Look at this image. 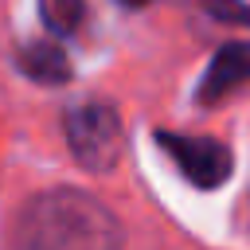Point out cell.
I'll return each instance as SVG.
<instances>
[{"mask_svg": "<svg viewBox=\"0 0 250 250\" xmlns=\"http://www.w3.org/2000/svg\"><path fill=\"white\" fill-rule=\"evenodd\" d=\"M12 250H121L117 215L78 188H55L23 203Z\"/></svg>", "mask_w": 250, "mask_h": 250, "instance_id": "obj_1", "label": "cell"}, {"mask_svg": "<svg viewBox=\"0 0 250 250\" xmlns=\"http://www.w3.org/2000/svg\"><path fill=\"white\" fill-rule=\"evenodd\" d=\"M242 82H250V43H227V47H219V55L211 59V66L199 82V102L215 105Z\"/></svg>", "mask_w": 250, "mask_h": 250, "instance_id": "obj_4", "label": "cell"}, {"mask_svg": "<svg viewBox=\"0 0 250 250\" xmlns=\"http://www.w3.org/2000/svg\"><path fill=\"white\" fill-rule=\"evenodd\" d=\"M39 16H43L47 31L70 35V31H78V23L86 16V0H39Z\"/></svg>", "mask_w": 250, "mask_h": 250, "instance_id": "obj_6", "label": "cell"}, {"mask_svg": "<svg viewBox=\"0 0 250 250\" xmlns=\"http://www.w3.org/2000/svg\"><path fill=\"white\" fill-rule=\"evenodd\" d=\"M66 141H70L74 160L86 172H109L121 160L125 129H121V117L113 105L86 102V105H74L66 113Z\"/></svg>", "mask_w": 250, "mask_h": 250, "instance_id": "obj_2", "label": "cell"}, {"mask_svg": "<svg viewBox=\"0 0 250 250\" xmlns=\"http://www.w3.org/2000/svg\"><path fill=\"white\" fill-rule=\"evenodd\" d=\"M16 66H20L27 78L43 82V86H59V82L70 78V62H66V55H62L55 43H47V39L23 43V47L16 51Z\"/></svg>", "mask_w": 250, "mask_h": 250, "instance_id": "obj_5", "label": "cell"}, {"mask_svg": "<svg viewBox=\"0 0 250 250\" xmlns=\"http://www.w3.org/2000/svg\"><path fill=\"white\" fill-rule=\"evenodd\" d=\"M125 8H141V4H152V0H121Z\"/></svg>", "mask_w": 250, "mask_h": 250, "instance_id": "obj_8", "label": "cell"}, {"mask_svg": "<svg viewBox=\"0 0 250 250\" xmlns=\"http://www.w3.org/2000/svg\"><path fill=\"white\" fill-rule=\"evenodd\" d=\"M160 148L172 156V164L180 168L184 180H191L195 188H219L230 180L234 172V156L227 145L211 141V137H184V133H156Z\"/></svg>", "mask_w": 250, "mask_h": 250, "instance_id": "obj_3", "label": "cell"}, {"mask_svg": "<svg viewBox=\"0 0 250 250\" xmlns=\"http://www.w3.org/2000/svg\"><path fill=\"white\" fill-rule=\"evenodd\" d=\"M203 8H207L215 20H223V23H242V27H250V4H246V0H203Z\"/></svg>", "mask_w": 250, "mask_h": 250, "instance_id": "obj_7", "label": "cell"}]
</instances>
